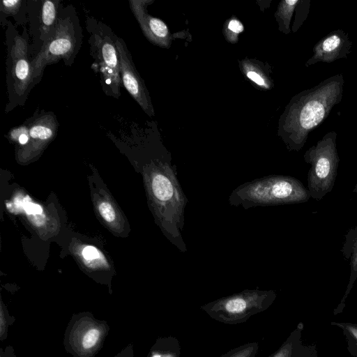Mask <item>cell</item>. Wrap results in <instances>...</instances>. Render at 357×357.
<instances>
[{"label":"cell","mask_w":357,"mask_h":357,"mask_svg":"<svg viewBox=\"0 0 357 357\" xmlns=\"http://www.w3.org/2000/svg\"><path fill=\"white\" fill-rule=\"evenodd\" d=\"M344 80L337 74L304 90L292 100L287 114V139L290 150L299 151L309 133L321 125L342 98Z\"/></svg>","instance_id":"1"},{"label":"cell","mask_w":357,"mask_h":357,"mask_svg":"<svg viewBox=\"0 0 357 357\" xmlns=\"http://www.w3.org/2000/svg\"><path fill=\"white\" fill-rule=\"evenodd\" d=\"M310 194L297 178L284 175H268L247 181L232 190L228 199L232 206L249 209L300 204L307 202Z\"/></svg>","instance_id":"2"},{"label":"cell","mask_w":357,"mask_h":357,"mask_svg":"<svg viewBox=\"0 0 357 357\" xmlns=\"http://www.w3.org/2000/svg\"><path fill=\"white\" fill-rule=\"evenodd\" d=\"M83 38L82 29L72 5L62 7L56 24L32 61L33 82H40L45 67L62 60L70 66L77 55Z\"/></svg>","instance_id":"3"},{"label":"cell","mask_w":357,"mask_h":357,"mask_svg":"<svg viewBox=\"0 0 357 357\" xmlns=\"http://www.w3.org/2000/svg\"><path fill=\"white\" fill-rule=\"evenodd\" d=\"M6 84L8 102L6 112L23 106L34 86L32 61L34 58L27 39L21 36L10 21L6 22Z\"/></svg>","instance_id":"4"},{"label":"cell","mask_w":357,"mask_h":357,"mask_svg":"<svg viewBox=\"0 0 357 357\" xmlns=\"http://www.w3.org/2000/svg\"><path fill=\"white\" fill-rule=\"evenodd\" d=\"M86 27L89 34L90 54L93 59L92 68L99 74L100 83L104 93L119 98L122 84L115 33L102 22L87 17Z\"/></svg>","instance_id":"5"},{"label":"cell","mask_w":357,"mask_h":357,"mask_svg":"<svg viewBox=\"0 0 357 357\" xmlns=\"http://www.w3.org/2000/svg\"><path fill=\"white\" fill-rule=\"evenodd\" d=\"M336 139L337 133L328 132L304 154L305 162L310 165L307 189L314 199L321 200L334 187L340 162Z\"/></svg>","instance_id":"6"},{"label":"cell","mask_w":357,"mask_h":357,"mask_svg":"<svg viewBox=\"0 0 357 357\" xmlns=\"http://www.w3.org/2000/svg\"><path fill=\"white\" fill-rule=\"evenodd\" d=\"M352 42L342 29L333 31L320 39L313 47L312 54L305 66L309 67L319 62L332 63L346 59L351 52Z\"/></svg>","instance_id":"7"},{"label":"cell","mask_w":357,"mask_h":357,"mask_svg":"<svg viewBox=\"0 0 357 357\" xmlns=\"http://www.w3.org/2000/svg\"><path fill=\"white\" fill-rule=\"evenodd\" d=\"M115 42L119 59L122 84L130 96L148 112L150 107L148 96L142 79L132 62L131 54L124 40L117 35H115Z\"/></svg>","instance_id":"8"},{"label":"cell","mask_w":357,"mask_h":357,"mask_svg":"<svg viewBox=\"0 0 357 357\" xmlns=\"http://www.w3.org/2000/svg\"><path fill=\"white\" fill-rule=\"evenodd\" d=\"M144 1L130 0L131 10L146 34L163 38L168 33L166 24L160 20L146 15L144 10Z\"/></svg>","instance_id":"9"},{"label":"cell","mask_w":357,"mask_h":357,"mask_svg":"<svg viewBox=\"0 0 357 357\" xmlns=\"http://www.w3.org/2000/svg\"><path fill=\"white\" fill-rule=\"evenodd\" d=\"M62 7L61 2L59 0H45L42 1L39 18L38 40L40 47L54 29L58 20L59 11Z\"/></svg>","instance_id":"10"},{"label":"cell","mask_w":357,"mask_h":357,"mask_svg":"<svg viewBox=\"0 0 357 357\" xmlns=\"http://www.w3.org/2000/svg\"><path fill=\"white\" fill-rule=\"evenodd\" d=\"M341 252L345 260L350 263V284L357 278V225L351 228L344 236Z\"/></svg>","instance_id":"11"},{"label":"cell","mask_w":357,"mask_h":357,"mask_svg":"<svg viewBox=\"0 0 357 357\" xmlns=\"http://www.w3.org/2000/svg\"><path fill=\"white\" fill-rule=\"evenodd\" d=\"M22 0H4L1 2V13L6 16H15L22 8Z\"/></svg>","instance_id":"12"},{"label":"cell","mask_w":357,"mask_h":357,"mask_svg":"<svg viewBox=\"0 0 357 357\" xmlns=\"http://www.w3.org/2000/svg\"><path fill=\"white\" fill-rule=\"evenodd\" d=\"M311 0L299 1L297 4L298 11L294 31H296L307 19L310 8Z\"/></svg>","instance_id":"13"},{"label":"cell","mask_w":357,"mask_h":357,"mask_svg":"<svg viewBox=\"0 0 357 357\" xmlns=\"http://www.w3.org/2000/svg\"><path fill=\"white\" fill-rule=\"evenodd\" d=\"M100 336V332L98 329L91 328L84 335L82 339V347L86 349L93 347Z\"/></svg>","instance_id":"14"},{"label":"cell","mask_w":357,"mask_h":357,"mask_svg":"<svg viewBox=\"0 0 357 357\" xmlns=\"http://www.w3.org/2000/svg\"><path fill=\"white\" fill-rule=\"evenodd\" d=\"M247 306V303L245 299L241 297H236L229 299L225 303V309L233 313L241 312L243 311Z\"/></svg>","instance_id":"15"},{"label":"cell","mask_w":357,"mask_h":357,"mask_svg":"<svg viewBox=\"0 0 357 357\" xmlns=\"http://www.w3.org/2000/svg\"><path fill=\"white\" fill-rule=\"evenodd\" d=\"M99 211L102 217L109 222H113L116 213L112 206L107 202H102L99 205Z\"/></svg>","instance_id":"16"},{"label":"cell","mask_w":357,"mask_h":357,"mask_svg":"<svg viewBox=\"0 0 357 357\" xmlns=\"http://www.w3.org/2000/svg\"><path fill=\"white\" fill-rule=\"evenodd\" d=\"M83 257L88 260L97 259L99 257V253L97 249L93 246H86L82 251Z\"/></svg>","instance_id":"17"},{"label":"cell","mask_w":357,"mask_h":357,"mask_svg":"<svg viewBox=\"0 0 357 357\" xmlns=\"http://www.w3.org/2000/svg\"><path fill=\"white\" fill-rule=\"evenodd\" d=\"M24 209L28 214H40L43 212L40 205L33 204L31 202H24Z\"/></svg>","instance_id":"18"},{"label":"cell","mask_w":357,"mask_h":357,"mask_svg":"<svg viewBox=\"0 0 357 357\" xmlns=\"http://www.w3.org/2000/svg\"><path fill=\"white\" fill-rule=\"evenodd\" d=\"M228 28L229 30L236 33H239L243 31V26L242 24L236 20H232L229 22Z\"/></svg>","instance_id":"19"},{"label":"cell","mask_w":357,"mask_h":357,"mask_svg":"<svg viewBox=\"0 0 357 357\" xmlns=\"http://www.w3.org/2000/svg\"><path fill=\"white\" fill-rule=\"evenodd\" d=\"M248 77L257 84L258 85L263 86L264 85V79L256 72L255 71H249L247 73Z\"/></svg>","instance_id":"20"},{"label":"cell","mask_w":357,"mask_h":357,"mask_svg":"<svg viewBox=\"0 0 357 357\" xmlns=\"http://www.w3.org/2000/svg\"><path fill=\"white\" fill-rule=\"evenodd\" d=\"M353 192H356L357 193V183L355 185L354 188L353 189Z\"/></svg>","instance_id":"21"},{"label":"cell","mask_w":357,"mask_h":357,"mask_svg":"<svg viewBox=\"0 0 357 357\" xmlns=\"http://www.w3.org/2000/svg\"><path fill=\"white\" fill-rule=\"evenodd\" d=\"M153 357H162V356H160V355H155V356H153Z\"/></svg>","instance_id":"22"},{"label":"cell","mask_w":357,"mask_h":357,"mask_svg":"<svg viewBox=\"0 0 357 357\" xmlns=\"http://www.w3.org/2000/svg\"><path fill=\"white\" fill-rule=\"evenodd\" d=\"M356 337H357V335H356Z\"/></svg>","instance_id":"23"}]
</instances>
